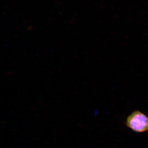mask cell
I'll return each mask as SVG.
<instances>
[{"label":"cell","instance_id":"cell-1","mask_svg":"<svg viewBox=\"0 0 148 148\" xmlns=\"http://www.w3.org/2000/svg\"><path fill=\"white\" fill-rule=\"evenodd\" d=\"M125 125L134 132H147L148 131V117L140 111H134L127 116Z\"/></svg>","mask_w":148,"mask_h":148}]
</instances>
